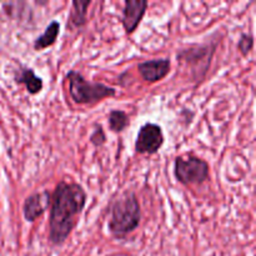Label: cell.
Segmentation results:
<instances>
[{"label":"cell","instance_id":"obj_1","mask_svg":"<svg viewBox=\"0 0 256 256\" xmlns=\"http://www.w3.org/2000/svg\"><path fill=\"white\" fill-rule=\"evenodd\" d=\"M86 205V192L78 182H60L52 194L49 240L55 246L66 242Z\"/></svg>","mask_w":256,"mask_h":256},{"label":"cell","instance_id":"obj_2","mask_svg":"<svg viewBox=\"0 0 256 256\" xmlns=\"http://www.w3.org/2000/svg\"><path fill=\"white\" fill-rule=\"evenodd\" d=\"M142 220V208L136 195L126 192L118 198L112 206L108 229L115 239H125L138 229Z\"/></svg>","mask_w":256,"mask_h":256},{"label":"cell","instance_id":"obj_3","mask_svg":"<svg viewBox=\"0 0 256 256\" xmlns=\"http://www.w3.org/2000/svg\"><path fill=\"white\" fill-rule=\"evenodd\" d=\"M65 79L69 82V92L75 104H94L106 98H114L116 90L102 82H92L85 79L79 72L70 70Z\"/></svg>","mask_w":256,"mask_h":256},{"label":"cell","instance_id":"obj_4","mask_svg":"<svg viewBox=\"0 0 256 256\" xmlns=\"http://www.w3.org/2000/svg\"><path fill=\"white\" fill-rule=\"evenodd\" d=\"M209 164L192 154L180 155L175 159L174 175L184 185H200L209 178Z\"/></svg>","mask_w":256,"mask_h":256},{"label":"cell","instance_id":"obj_5","mask_svg":"<svg viewBox=\"0 0 256 256\" xmlns=\"http://www.w3.org/2000/svg\"><path fill=\"white\" fill-rule=\"evenodd\" d=\"M214 50L215 48L212 45L202 44L180 50L176 58L180 62L189 65L195 79L202 80L209 69Z\"/></svg>","mask_w":256,"mask_h":256},{"label":"cell","instance_id":"obj_6","mask_svg":"<svg viewBox=\"0 0 256 256\" xmlns=\"http://www.w3.org/2000/svg\"><path fill=\"white\" fill-rule=\"evenodd\" d=\"M164 132L160 125L154 122H146L142 125L138 132L135 142V152L138 154L152 155L160 150L164 145Z\"/></svg>","mask_w":256,"mask_h":256},{"label":"cell","instance_id":"obj_7","mask_svg":"<svg viewBox=\"0 0 256 256\" xmlns=\"http://www.w3.org/2000/svg\"><path fill=\"white\" fill-rule=\"evenodd\" d=\"M52 202V194L48 190L42 192H34L24 200L22 204V215L29 222H34L48 210Z\"/></svg>","mask_w":256,"mask_h":256},{"label":"cell","instance_id":"obj_8","mask_svg":"<svg viewBox=\"0 0 256 256\" xmlns=\"http://www.w3.org/2000/svg\"><path fill=\"white\" fill-rule=\"evenodd\" d=\"M148 2L145 0H126L122 15V24L126 34H132L142 22L146 12Z\"/></svg>","mask_w":256,"mask_h":256},{"label":"cell","instance_id":"obj_9","mask_svg":"<svg viewBox=\"0 0 256 256\" xmlns=\"http://www.w3.org/2000/svg\"><path fill=\"white\" fill-rule=\"evenodd\" d=\"M172 69V62L168 58L162 59H152L138 64V70L142 80L146 82H156L164 79Z\"/></svg>","mask_w":256,"mask_h":256},{"label":"cell","instance_id":"obj_10","mask_svg":"<svg viewBox=\"0 0 256 256\" xmlns=\"http://www.w3.org/2000/svg\"><path fill=\"white\" fill-rule=\"evenodd\" d=\"M15 82L25 85L28 92L32 95L39 94L44 86L42 79L35 74L32 68H22V69L18 70L16 74H15Z\"/></svg>","mask_w":256,"mask_h":256},{"label":"cell","instance_id":"obj_11","mask_svg":"<svg viewBox=\"0 0 256 256\" xmlns=\"http://www.w3.org/2000/svg\"><path fill=\"white\" fill-rule=\"evenodd\" d=\"M60 34V22L56 20H52L49 25L46 26L45 32L40 35L39 38H36L34 42V50H42L46 49V48L52 46L56 42L58 36Z\"/></svg>","mask_w":256,"mask_h":256},{"label":"cell","instance_id":"obj_12","mask_svg":"<svg viewBox=\"0 0 256 256\" xmlns=\"http://www.w3.org/2000/svg\"><path fill=\"white\" fill-rule=\"evenodd\" d=\"M92 5V2H82V0H74L72 2V12H70V22L75 28L84 26L86 24V15L88 9Z\"/></svg>","mask_w":256,"mask_h":256},{"label":"cell","instance_id":"obj_13","mask_svg":"<svg viewBox=\"0 0 256 256\" xmlns=\"http://www.w3.org/2000/svg\"><path fill=\"white\" fill-rule=\"evenodd\" d=\"M129 116L125 112L122 110H112L109 114V128L112 132H124L125 128L129 125Z\"/></svg>","mask_w":256,"mask_h":256},{"label":"cell","instance_id":"obj_14","mask_svg":"<svg viewBox=\"0 0 256 256\" xmlns=\"http://www.w3.org/2000/svg\"><path fill=\"white\" fill-rule=\"evenodd\" d=\"M252 46H254V38H252V35L242 34L239 42H238V48H239L240 52H242L244 56H246V55H249V52H252Z\"/></svg>","mask_w":256,"mask_h":256},{"label":"cell","instance_id":"obj_15","mask_svg":"<svg viewBox=\"0 0 256 256\" xmlns=\"http://www.w3.org/2000/svg\"><path fill=\"white\" fill-rule=\"evenodd\" d=\"M90 142L94 146H102L106 142V135H105L104 129H102V125H96L95 130L92 132V136H90Z\"/></svg>","mask_w":256,"mask_h":256}]
</instances>
